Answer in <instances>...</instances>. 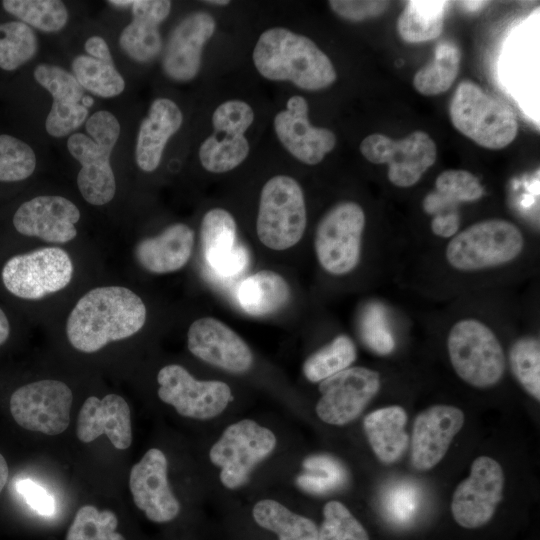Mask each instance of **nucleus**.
Here are the masks:
<instances>
[{
	"label": "nucleus",
	"mask_w": 540,
	"mask_h": 540,
	"mask_svg": "<svg viewBox=\"0 0 540 540\" xmlns=\"http://www.w3.org/2000/svg\"><path fill=\"white\" fill-rule=\"evenodd\" d=\"M146 306L122 286L97 287L83 295L66 323V335L78 351L93 353L112 341L136 334L145 324Z\"/></svg>",
	"instance_id": "nucleus-1"
},
{
	"label": "nucleus",
	"mask_w": 540,
	"mask_h": 540,
	"mask_svg": "<svg viewBox=\"0 0 540 540\" xmlns=\"http://www.w3.org/2000/svg\"><path fill=\"white\" fill-rule=\"evenodd\" d=\"M252 57L264 78L290 81L308 91L325 89L337 78L329 57L310 38L282 27L265 30Z\"/></svg>",
	"instance_id": "nucleus-2"
},
{
	"label": "nucleus",
	"mask_w": 540,
	"mask_h": 540,
	"mask_svg": "<svg viewBox=\"0 0 540 540\" xmlns=\"http://www.w3.org/2000/svg\"><path fill=\"white\" fill-rule=\"evenodd\" d=\"M524 247V235L516 224L490 218L456 233L446 245L445 259L458 272L476 273L512 263Z\"/></svg>",
	"instance_id": "nucleus-3"
},
{
	"label": "nucleus",
	"mask_w": 540,
	"mask_h": 540,
	"mask_svg": "<svg viewBox=\"0 0 540 540\" xmlns=\"http://www.w3.org/2000/svg\"><path fill=\"white\" fill-rule=\"evenodd\" d=\"M86 131L90 136L72 134L67 148L81 164L77 176L81 195L92 205H104L113 199L116 191L109 159L120 135V124L112 113L101 110L88 118Z\"/></svg>",
	"instance_id": "nucleus-4"
},
{
	"label": "nucleus",
	"mask_w": 540,
	"mask_h": 540,
	"mask_svg": "<svg viewBox=\"0 0 540 540\" xmlns=\"http://www.w3.org/2000/svg\"><path fill=\"white\" fill-rule=\"evenodd\" d=\"M453 370L467 384L489 388L502 379L506 358L500 340L489 325L474 317L453 323L447 335Z\"/></svg>",
	"instance_id": "nucleus-5"
},
{
	"label": "nucleus",
	"mask_w": 540,
	"mask_h": 540,
	"mask_svg": "<svg viewBox=\"0 0 540 540\" xmlns=\"http://www.w3.org/2000/svg\"><path fill=\"white\" fill-rule=\"evenodd\" d=\"M449 115L460 133L487 149L505 148L513 142L519 130L512 109L471 81H463L457 86Z\"/></svg>",
	"instance_id": "nucleus-6"
},
{
	"label": "nucleus",
	"mask_w": 540,
	"mask_h": 540,
	"mask_svg": "<svg viewBox=\"0 0 540 540\" xmlns=\"http://www.w3.org/2000/svg\"><path fill=\"white\" fill-rule=\"evenodd\" d=\"M307 225L300 184L287 175L270 178L262 187L256 222L257 236L269 249L283 251L296 245Z\"/></svg>",
	"instance_id": "nucleus-7"
},
{
	"label": "nucleus",
	"mask_w": 540,
	"mask_h": 540,
	"mask_svg": "<svg viewBox=\"0 0 540 540\" xmlns=\"http://www.w3.org/2000/svg\"><path fill=\"white\" fill-rule=\"evenodd\" d=\"M66 251L45 247L13 254L0 267L3 290L18 300H38L65 288L73 275Z\"/></svg>",
	"instance_id": "nucleus-8"
},
{
	"label": "nucleus",
	"mask_w": 540,
	"mask_h": 540,
	"mask_svg": "<svg viewBox=\"0 0 540 540\" xmlns=\"http://www.w3.org/2000/svg\"><path fill=\"white\" fill-rule=\"evenodd\" d=\"M365 226V212L353 201L337 203L322 216L315 230L314 250L324 271L344 276L358 267Z\"/></svg>",
	"instance_id": "nucleus-9"
},
{
	"label": "nucleus",
	"mask_w": 540,
	"mask_h": 540,
	"mask_svg": "<svg viewBox=\"0 0 540 540\" xmlns=\"http://www.w3.org/2000/svg\"><path fill=\"white\" fill-rule=\"evenodd\" d=\"M276 445L277 438L270 429L243 419L223 431L212 445L209 458L220 468L223 486L235 490L249 481L254 468L272 454Z\"/></svg>",
	"instance_id": "nucleus-10"
},
{
	"label": "nucleus",
	"mask_w": 540,
	"mask_h": 540,
	"mask_svg": "<svg viewBox=\"0 0 540 540\" xmlns=\"http://www.w3.org/2000/svg\"><path fill=\"white\" fill-rule=\"evenodd\" d=\"M360 152L371 163L387 164L389 181L401 188L415 185L437 158L436 144L424 131L398 140L370 134L362 140Z\"/></svg>",
	"instance_id": "nucleus-11"
},
{
	"label": "nucleus",
	"mask_w": 540,
	"mask_h": 540,
	"mask_svg": "<svg viewBox=\"0 0 540 540\" xmlns=\"http://www.w3.org/2000/svg\"><path fill=\"white\" fill-rule=\"evenodd\" d=\"M161 401L176 412L195 420H210L219 416L233 401L228 384L219 380H197L183 366L170 364L157 374Z\"/></svg>",
	"instance_id": "nucleus-12"
},
{
	"label": "nucleus",
	"mask_w": 540,
	"mask_h": 540,
	"mask_svg": "<svg viewBox=\"0 0 540 540\" xmlns=\"http://www.w3.org/2000/svg\"><path fill=\"white\" fill-rule=\"evenodd\" d=\"M71 389L58 380H40L17 388L10 412L18 425L46 435L64 432L70 423Z\"/></svg>",
	"instance_id": "nucleus-13"
},
{
	"label": "nucleus",
	"mask_w": 540,
	"mask_h": 540,
	"mask_svg": "<svg viewBox=\"0 0 540 540\" xmlns=\"http://www.w3.org/2000/svg\"><path fill=\"white\" fill-rule=\"evenodd\" d=\"M381 386L377 371L349 367L319 383L320 398L315 411L323 422L344 426L357 419Z\"/></svg>",
	"instance_id": "nucleus-14"
},
{
	"label": "nucleus",
	"mask_w": 540,
	"mask_h": 540,
	"mask_svg": "<svg viewBox=\"0 0 540 540\" xmlns=\"http://www.w3.org/2000/svg\"><path fill=\"white\" fill-rule=\"evenodd\" d=\"M504 473L501 465L482 455L471 464L470 475L456 487L451 512L462 527L475 529L493 517L503 498Z\"/></svg>",
	"instance_id": "nucleus-15"
},
{
	"label": "nucleus",
	"mask_w": 540,
	"mask_h": 540,
	"mask_svg": "<svg viewBox=\"0 0 540 540\" xmlns=\"http://www.w3.org/2000/svg\"><path fill=\"white\" fill-rule=\"evenodd\" d=\"M187 346L195 357L231 373H245L253 366V353L247 343L213 317L199 318L190 325Z\"/></svg>",
	"instance_id": "nucleus-16"
},
{
	"label": "nucleus",
	"mask_w": 540,
	"mask_h": 540,
	"mask_svg": "<svg viewBox=\"0 0 540 540\" xmlns=\"http://www.w3.org/2000/svg\"><path fill=\"white\" fill-rule=\"evenodd\" d=\"M77 206L62 196H37L23 202L12 216L14 230L48 243H66L77 235Z\"/></svg>",
	"instance_id": "nucleus-17"
},
{
	"label": "nucleus",
	"mask_w": 540,
	"mask_h": 540,
	"mask_svg": "<svg viewBox=\"0 0 540 540\" xmlns=\"http://www.w3.org/2000/svg\"><path fill=\"white\" fill-rule=\"evenodd\" d=\"M167 459L158 448L149 449L131 468L129 488L135 505L156 523L173 520L180 512L167 477Z\"/></svg>",
	"instance_id": "nucleus-18"
},
{
	"label": "nucleus",
	"mask_w": 540,
	"mask_h": 540,
	"mask_svg": "<svg viewBox=\"0 0 540 540\" xmlns=\"http://www.w3.org/2000/svg\"><path fill=\"white\" fill-rule=\"evenodd\" d=\"M464 421L463 411L452 405L437 404L421 411L414 420L410 441L414 468L428 471L440 463Z\"/></svg>",
	"instance_id": "nucleus-19"
},
{
	"label": "nucleus",
	"mask_w": 540,
	"mask_h": 540,
	"mask_svg": "<svg viewBox=\"0 0 540 540\" xmlns=\"http://www.w3.org/2000/svg\"><path fill=\"white\" fill-rule=\"evenodd\" d=\"M274 129L284 148L308 165L320 163L336 145L333 131L309 122L308 103L299 95L290 97L286 109L276 114Z\"/></svg>",
	"instance_id": "nucleus-20"
},
{
	"label": "nucleus",
	"mask_w": 540,
	"mask_h": 540,
	"mask_svg": "<svg viewBox=\"0 0 540 540\" xmlns=\"http://www.w3.org/2000/svg\"><path fill=\"white\" fill-rule=\"evenodd\" d=\"M215 29V19L206 12L191 13L179 22L171 32L164 51V72L180 82L195 78L201 66L203 47Z\"/></svg>",
	"instance_id": "nucleus-21"
},
{
	"label": "nucleus",
	"mask_w": 540,
	"mask_h": 540,
	"mask_svg": "<svg viewBox=\"0 0 540 540\" xmlns=\"http://www.w3.org/2000/svg\"><path fill=\"white\" fill-rule=\"evenodd\" d=\"M203 255L210 267L223 277L242 272L249 261L244 245L237 242V225L230 212L214 208L205 213L200 227Z\"/></svg>",
	"instance_id": "nucleus-22"
},
{
	"label": "nucleus",
	"mask_w": 540,
	"mask_h": 540,
	"mask_svg": "<svg viewBox=\"0 0 540 540\" xmlns=\"http://www.w3.org/2000/svg\"><path fill=\"white\" fill-rule=\"evenodd\" d=\"M76 434L83 443L106 435L116 449L129 448L132 443L129 405L117 394H108L102 399L88 397L78 414Z\"/></svg>",
	"instance_id": "nucleus-23"
},
{
	"label": "nucleus",
	"mask_w": 540,
	"mask_h": 540,
	"mask_svg": "<svg viewBox=\"0 0 540 540\" xmlns=\"http://www.w3.org/2000/svg\"><path fill=\"white\" fill-rule=\"evenodd\" d=\"M195 234L191 227L175 223L159 235L139 241L134 255L142 268L155 274L180 270L189 261L194 247Z\"/></svg>",
	"instance_id": "nucleus-24"
},
{
	"label": "nucleus",
	"mask_w": 540,
	"mask_h": 540,
	"mask_svg": "<svg viewBox=\"0 0 540 540\" xmlns=\"http://www.w3.org/2000/svg\"><path fill=\"white\" fill-rule=\"evenodd\" d=\"M183 115L178 105L170 99H155L143 119L136 143V162L145 172L154 171L160 164L163 150L181 127Z\"/></svg>",
	"instance_id": "nucleus-25"
},
{
	"label": "nucleus",
	"mask_w": 540,
	"mask_h": 540,
	"mask_svg": "<svg viewBox=\"0 0 540 540\" xmlns=\"http://www.w3.org/2000/svg\"><path fill=\"white\" fill-rule=\"evenodd\" d=\"M407 413L399 405L382 407L364 417L363 429L380 462L390 465L406 452L409 436L405 430Z\"/></svg>",
	"instance_id": "nucleus-26"
},
{
	"label": "nucleus",
	"mask_w": 540,
	"mask_h": 540,
	"mask_svg": "<svg viewBox=\"0 0 540 540\" xmlns=\"http://www.w3.org/2000/svg\"><path fill=\"white\" fill-rule=\"evenodd\" d=\"M290 286L273 270H260L245 278L237 289L240 307L249 315L266 316L278 312L289 302Z\"/></svg>",
	"instance_id": "nucleus-27"
},
{
	"label": "nucleus",
	"mask_w": 540,
	"mask_h": 540,
	"mask_svg": "<svg viewBox=\"0 0 540 540\" xmlns=\"http://www.w3.org/2000/svg\"><path fill=\"white\" fill-rule=\"evenodd\" d=\"M484 193L480 180L471 172L449 169L438 175L435 190L423 200L424 211L432 216L458 212L457 206L479 200Z\"/></svg>",
	"instance_id": "nucleus-28"
},
{
	"label": "nucleus",
	"mask_w": 540,
	"mask_h": 540,
	"mask_svg": "<svg viewBox=\"0 0 540 540\" xmlns=\"http://www.w3.org/2000/svg\"><path fill=\"white\" fill-rule=\"evenodd\" d=\"M252 515L260 527L276 533L279 540H318V527L311 519L292 512L276 500L258 501Z\"/></svg>",
	"instance_id": "nucleus-29"
},
{
	"label": "nucleus",
	"mask_w": 540,
	"mask_h": 540,
	"mask_svg": "<svg viewBox=\"0 0 540 540\" xmlns=\"http://www.w3.org/2000/svg\"><path fill=\"white\" fill-rule=\"evenodd\" d=\"M449 4L447 1H408L397 21L400 37L409 43H421L440 36Z\"/></svg>",
	"instance_id": "nucleus-30"
},
{
	"label": "nucleus",
	"mask_w": 540,
	"mask_h": 540,
	"mask_svg": "<svg viewBox=\"0 0 540 540\" xmlns=\"http://www.w3.org/2000/svg\"><path fill=\"white\" fill-rule=\"evenodd\" d=\"M461 61L458 45L452 40H442L435 47L434 59L421 69L414 78V88L424 96L446 92L455 82Z\"/></svg>",
	"instance_id": "nucleus-31"
},
{
	"label": "nucleus",
	"mask_w": 540,
	"mask_h": 540,
	"mask_svg": "<svg viewBox=\"0 0 540 540\" xmlns=\"http://www.w3.org/2000/svg\"><path fill=\"white\" fill-rule=\"evenodd\" d=\"M357 358L354 341L346 334H339L319 348L304 361L302 371L312 383L321 381L351 367Z\"/></svg>",
	"instance_id": "nucleus-32"
},
{
	"label": "nucleus",
	"mask_w": 540,
	"mask_h": 540,
	"mask_svg": "<svg viewBox=\"0 0 540 540\" xmlns=\"http://www.w3.org/2000/svg\"><path fill=\"white\" fill-rule=\"evenodd\" d=\"M249 154V143L242 134L217 132L206 138L199 149L202 166L212 173H225L239 166Z\"/></svg>",
	"instance_id": "nucleus-33"
},
{
	"label": "nucleus",
	"mask_w": 540,
	"mask_h": 540,
	"mask_svg": "<svg viewBox=\"0 0 540 540\" xmlns=\"http://www.w3.org/2000/svg\"><path fill=\"white\" fill-rule=\"evenodd\" d=\"M305 473L296 478L297 486L313 495H324L343 488L348 472L342 462L328 454H316L303 461Z\"/></svg>",
	"instance_id": "nucleus-34"
},
{
	"label": "nucleus",
	"mask_w": 540,
	"mask_h": 540,
	"mask_svg": "<svg viewBox=\"0 0 540 540\" xmlns=\"http://www.w3.org/2000/svg\"><path fill=\"white\" fill-rule=\"evenodd\" d=\"M511 371L521 387L534 399L540 400V341L533 335L516 339L509 348Z\"/></svg>",
	"instance_id": "nucleus-35"
},
{
	"label": "nucleus",
	"mask_w": 540,
	"mask_h": 540,
	"mask_svg": "<svg viewBox=\"0 0 540 540\" xmlns=\"http://www.w3.org/2000/svg\"><path fill=\"white\" fill-rule=\"evenodd\" d=\"M3 8L21 22L44 32L62 29L68 20V11L58 0H4Z\"/></svg>",
	"instance_id": "nucleus-36"
},
{
	"label": "nucleus",
	"mask_w": 540,
	"mask_h": 540,
	"mask_svg": "<svg viewBox=\"0 0 540 540\" xmlns=\"http://www.w3.org/2000/svg\"><path fill=\"white\" fill-rule=\"evenodd\" d=\"M72 70L79 84L94 95L110 98L123 92L125 82L114 65L80 55L73 60Z\"/></svg>",
	"instance_id": "nucleus-37"
},
{
	"label": "nucleus",
	"mask_w": 540,
	"mask_h": 540,
	"mask_svg": "<svg viewBox=\"0 0 540 540\" xmlns=\"http://www.w3.org/2000/svg\"><path fill=\"white\" fill-rule=\"evenodd\" d=\"M37 51L33 30L21 21L0 24V68L12 71L28 62Z\"/></svg>",
	"instance_id": "nucleus-38"
},
{
	"label": "nucleus",
	"mask_w": 540,
	"mask_h": 540,
	"mask_svg": "<svg viewBox=\"0 0 540 540\" xmlns=\"http://www.w3.org/2000/svg\"><path fill=\"white\" fill-rule=\"evenodd\" d=\"M118 520L110 510L99 511L92 505L78 509L66 540H125L116 531Z\"/></svg>",
	"instance_id": "nucleus-39"
},
{
	"label": "nucleus",
	"mask_w": 540,
	"mask_h": 540,
	"mask_svg": "<svg viewBox=\"0 0 540 540\" xmlns=\"http://www.w3.org/2000/svg\"><path fill=\"white\" fill-rule=\"evenodd\" d=\"M35 167L36 156L28 144L8 134L0 135V183L23 181Z\"/></svg>",
	"instance_id": "nucleus-40"
},
{
	"label": "nucleus",
	"mask_w": 540,
	"mask_h": 540,
	"mask_svg": "<svg viewBox=\"0 0 540 540\" xmlns=\"http://www.w3.org/2000/svg\"><path fill=\"white\" fill-rule=\"evenodd\" d=\"M421 505V493L414 483L398 481L386 488L382 495L381 507L385 518L398 526L410 524Z\"/></svg>",
	"instance_id": "nucleus-41"
},
{
	"label": "nucleus",
	"mask_w": 540,
	"mask_h": 540,
	"mask_svg": "<svg viewBox=\"0 0 540 540\" xmlns=\"http://www.w3.org/2000/svg\"><path fill=\"white\" fill-rule=\"evenodd\" d=\"M121 49L133 60L148 62L162 49L158 25L134 19L126 26L119 38Z\"/></svg>",
	"instance_id": "nucleus-42"
},
{
	"label": "nucleus",
	"mask_w": 540,
	"mask_h": 540,
	"mask_svg": "<svg viewBox=\"0 0 540 540\" xmlns=\"http://www.w3.org/2000/svg\"><path fill=\"white\" fill-rule=\"evenodd\" d=\"M318 540H370L363 525L339 501H329L323 507V521L318 528Z\"/></svg>",
	"instance_id": "nucleus-43"
},
{
	"label": "nucleus",
	"mask_w": 540,
	"mask_h": 540,
	"mask_svg": "<svg viewBox=\"0 0 540 540\" xmlns=\"http://www.w3.org/2000/svg\"><path fill=\"white\" fill-rule=\"evenodd\" d=\"M34 78L52 95L55 103L78 104L84 97V89L74 75L61 67L40 64L34 70Z\"/></svg>",
	"instance_id": "nucleus-44"
},
{
	"label": "nucleus",
	"mask_w": 540,
	"mask_h": 540,
	"mask_svg": "<svg viewBox=\"0 0 540 540\" xmlns=\"http://www.w3.org/2000/svg\"><path fill=\"white\" fill-rule=\"evenodd\" d=\"M254 121L252 107L242 100H228L220 104L212 115L215 132L242 134Z\"/></svg>",
	"instance_id": "nucleus-45"
},
{
	"label": "nucleus",
	"mask_w": 540,
	"mask_h": 540,
	"mask_svg": "<svg viewBox=\"0 0 540 540\" xmlns=\"http://www.w3.org/2000/svg\"><path fill=\"white\" fill-rule=\"evenodd\" d=\"M88 116V108L82 103H52L45 121L46 131L54 137H64L80 127Z\"/></svg>",
	"instance_id": "nucleus-46"
},
{
	"label": "nucleus",
	"mask_w": 540,
	"mask_h": 540,
	"mask_svg": "<svg viewBox=\"0 0 540 540\" xmlns=\"http://www.w3.org/2000/svg\"><path fill=\"white\" fill-rule=\"evenodd\" d=\"M331 9L341 18L359 22L383 14L390 5L389 1L375 0H331Z\"/></svg>",
	"instance_id": "nucleus-47"
},
{
	"label": "nucleus",
	"mask_w": 540,
	"mask_h": 540,
	"mask_svg": "<svg viewBox=\"0 0 540 540\" xmlns=\"http://www.w3.org/2000/svg\"><path fill=\"white\" fill-rule=\"evenodd\" d=\"M380 325L379 319L375 317L374 309H367L362 317L361 336L371 350L385 355L393 350L394 341Z\"/></svg>",
	"instance_id": "nucleus-48"
},
{
	"label": "nucleus",
	"mask_w": 540,
	"mask_h": 540,
	"mask_svg": "<svg viewBox=\"0 0 540 540\" xmlns=\"http://www.w3.org/2000/svg\"><path fill=\"white\" fill-rule=\"evenodd\" d=\"M16 489L37 513L51 516L55 512L54 498L43 487L31 479L19 480L16 484Z\"/></svg>",
	"instance_id": "nucleus-49"
},
{
	"label": "nucleus",
	"mask_w": 540,
	"mask_h": 540,
	"mask_svg": "<svg viewBox=\"0 0 540 540\" xmlns=\"http://www.w3.org/2000/svg\"><path fill=\"white\" fill-rule=\"evenodd\" d=\"M171 10V2L167 0H135L132 4L134 19L158 25L164 21Z\"/></svg>",
	"instance_id": "nucleus-50"
},
{
	"label": "nucleus",
	"mask_w": 540,
	"mask_h": 540,
	"mask_svg": "<svg viewBox=\"0 0 540 540\" xmlns=\"http://www.w3.org/2000/svg\"><path fill=\"white\" fill-rule=\"evenodd\" d=\"M459 226L458 212L435 215L431 221L432 232L442 238H452L458 232Z\"/></svg>",
	"instance_id": "nucleus-51"
},
{
	"label": "nucleus",
	"mask_w": 540,
	"mask_h": 540,
	"mask_svg": "<svg viewBox=\"0 0 540 540\" xmlns=\"http://www.w3.org/2000/svg\"><path fill=\"white\" fill-rule=\"evenodd\" d=\"M85 50L90 57L113 65L112 56L106 41L99 36H92L85 42Z\"/></svg>",
	"instance_id": "nucleus-52"
},
{
	"label": "nucleus",
	"mask_w": 540,
	"mask_h": 540,
	"mask_svg": "<svg viewBox=\"0 0 540 540\" xmlns=\"http://www.w3.org/2000/svg\"><path fill=\"white\" fill-rule=\"evenodd\" d=\"M12 323L5 309L0 305V347L4 346L11 337Z\"/></svg>",
	"instance_id": "nucleus-53"
},
{
	"label": "nucleus",
	"mask_w": 540,
	"mask_h": 540,
	"mask_svg": "<svg viewBox=\"0 0 540 540\" xmlns=\"http://www.w3.org/2000/svg\"><path fill=\"white\" fill-rule=\"evenodd\" d=\"M9 475V469L7 462L3 455L0 453V492L3 490L4 486L7 483Z\"/></svg>",
	"instance_id": "nucleus-54"
},
{
	"label": "nucleus",
	"mask_w": 540,
	"mask_h": 540,
	"mask_svg": "<svg viewBox=\"0 0 540 540\" xmlns=\"http://www.w3.org/2000/svg\"><path fill=\"white\" fill-rule=\"evenodd\" d=\"M108 3L115 5L117 7H126V6H132L133 1H123V0H114V1H108Z\"/></svg>",
	"instance_id": "nucleus-55"
},
{
	"label": "nucleus",
	"mask_w": 540,
	"mask_h": 540,
	"mask_svg": "<svg viewBox=\"0 0 540 540\" xmlns=\"http://www.w3.org/2000/svg\"><path fill=\"white\" fill-rule=\"evenodd\" d=\"M205 2L208 4L218 5V6H225L230 3L228 0H211V1H205Z\"/></svg>",
	"instance_id": "nucleus-56"
},
{
	"label": "nucleus",
	"mask_w": 540,
	"mask_h": 540,
	"mask_svg": "<svg viewBox=\"0 0 540 540\" xmlns=\"http://www.w3.org/2000/svg\"><path fill=\"white\" fill-rule=\"evenodd\" d=\"M82 102V105H84L86 108H89L93 104L92 99L88 96H84L82 98Z\"/></svg>",
	"instance_id": "nucleus-57"
}]
</instances>
